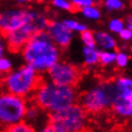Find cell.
<instances>
[{
	"mask_svg": "<svg viewBox=\"0 0 132 132\" xmlns=\"http://www.w3.org/2000/svg\"><path fill=\"white\" fill-rule=\"evenodd\" d=\"M0 32H1V31H0Z\"/></svg>",
	"mask_w": 132,
	"mask_h": 132,
	"instance_id": "obj_33",
	"label": "cell"
},
{
	"mask_svg": "<svg viewBox=\"0 0 132 132\" xmlns=\"http://www.w3.org/2000/svg\"><path fill=\"white\" fill-rule=\"evenodd\" d=\"M80 11L83 15V17H85L86 19H90V20L96 21V20H100L102 17V11L96 4H93V5L87 6V7L82 8Z\"/></svg>",
	"mask_w": 132,
	"mask_h": 132,
	"instance_id": "obj_16",
	"label": "cell"
},
{
	"mask_svg": "<svg viewBox=\"0 0 132 132\" xmlns=\"http://www.w3.org/2000/svg\"><path fill=\"white\" fill-rule=\"evenodd\" d=\"M29 98L43 111L51 113L75 103L77 101V92L75 87L43 80Z\"/></svg>",
	"mask_w": 132,
	"mask_h": 132,
	"instance_id": "obj_2",
	"label": "cell"
},
{
	"mask_svg": "<svg viewBox=\"0 0 132 132\" xmlns=\"http://www.w3.org/2000/svg\"><path fill=\"white\" fill-rule=\"evenodd\" d=\"M6 49H7V47H6V43H5L4 36H2V34L0 32V57L5 55Z\"/></svg>",
	"mask_w": 132,
	"mask_h": 132,
	"instance_id": "obj_29",
	"label": "cell"
},
{
	"mask_svg": "<svg viewBox=\"0 0 132 132\" xmlns=\"http://www.w3.org/2000/svg\"><path fill=\"white\" fill-rule=\"evenodd\" d=\"M94 4H98V2H102V0H92Z\"/></svg>",
	"mask_w": 132,
	"mask_h": 132,
	"instance_id": "obj_32",
	"label": "cell"
},
{
	"mask_svg": "<svg viewBox=\"0 0 132 132\" xmlns=\"http://www.w3.org/2000/svg\"><path fill=\"white\" fill-rule=\"evenodd\" d=\"M48 122L64 132H85L88 124V113L75 102L59 111L48 113Z\"/></svg>",
	"mask_w": 132,
	"mask_h": 132,
	"instance_id": "obj_5",
	"label": "cell"
},
{
	"mask_svg": "<svg viewBox=\"0 0 132 132\" xmlns=\"http://www.w3.org/2000/svg\"><path fill=\"white\" fill-rule=\"evenodd\" d=\"M112 82L113 94L130 95L132 96V81L128 76H118Z\"/></svg>",
	"mask_w": 132,
	"mask_h": 132,
	"instance_id": "obj_13",
	"label": "cell"
},
{
	"mask_svg": "<svg viewBox=\"0 0 132 132\" xmlns=\"http://www.w3.org/2000/svg\"><path fill=\"white\" fill-rule=\"evenodd\" d=\"M95 46L101 51H115L118 47L117 39L113 37L111 32L108 31H96L94 32Z\"/></svg>",
	"mask_w": 132,
	"mask_h": 132,
	"instance_id": "obj_12",
	"label": "cell"
},
{
	"mask_svg": "<svg viewBox=\"0 0 132 132\" xmlns=\"http://www.w3.org/2000/svg\"><path fill=\"white\" fill-rule=\"evenodd\" d=\"M118 35H119V37H120L123 42L128 43V42H130L132 39V29H129L127 27H124Z\"/></svg>",
	"mask_w": 132,
	"mask_h": 132,
	"instance_id": "obj_27",
	"label": "cell"
},
{
	"mask_svg": "<svg viewBox=\"0 0 132 132\" xmlns=\"http://www.w3.org/2000/svg\"><path fill=\"white\" fill-rule=\"evenodd\" d=\"M62 21H63V24H64L66 27L70 29L71 31H73V32H78V34H81L82 31L86 30V29L88 28L85 24L77 21L76 19H73V18H66V19H64V20H62Z\"/></svg>",
	"mask_w": 132,
	"mask_h": 132,
	"instance_id": "obj_20",
	"label": "cell"
},
{
	"mask_svg": "<svg viewBox=\"0 0 132 132\" xmlns=\"http://www.w3.org/2000/svg\"><path fill=\"white\" fill-rule=\"evenodd\" d=\"M52 7H54L55 9L58 10H63V11H74V8L72 6L70 0H49Z\"/></svg>",
	"mask_w": 132,
	"mask_h": 132,
	"instance_id": "obj_22",
	"label": "cell"
},
{
	"mask_svg": "<svg viewBox=\"0 0 132 132\" xmlns=\"http://www.w3.org/2000/svg\"><path fill=\"white\" fill-rule=\"evenodd\" d=\"M48 81L58 85L75 87L82 78V70L70 62L57 61L46 72Z\"/></svg>",
	"mask_w": 132,
	"mask_h": 132,
	"instance_id": "obj_8",
	"label": "cell"
},
{
	"mask_svg": "<svg viewBox=\"0 0 132 132\" xmlns=\"http://www.w3.org/2000/svg\"><path fill=\"white\" fill-rule=\"evenodd\" d=\"M102 4L105 10L110 12L122 11L125 8L124 0H102Z\"/></svg>",
	"mask_w": 132,
	"mask_h": 132,
	"instance_id": "obj_19",
	"label": "cell"
},
{
	"mask_svg": "<svg viewBox=\"0 0 132 132\" xmlns=\"http://www.w3.org/2000/svg\"><path fill=\"white\" fill-rule=\"evenodd\" d=\"M43 80L44 77L40 73L26 64L15 71L11 70L1 78V82L5 91L27 98L31 96Z\"/></svg>",
	"mask_w": 132,
	"mask_h": 132,
	"instance_id": "obj_3",
	"label": "cell"
},
{
	"mask_svg": "<svg viewBox=\"0 0 132 132\" xmlns=\"http://www.w3.org/2000/svg\"><path fill=\"white\" fill-rule=\"evenodd\" d=\"M27 98L7 91L0 92V129L24 121Z\"/></svg>",
	"mask_w": 132,
	"mask_h": 132,
	"instance_id": "obj_7",
	"label": "cell"
},
{
	"mask_svg": "<svg viewBox=\"0 0 132 132\" xmlns=\"http://www.w3.org/2000/svg\"><path fill=\"white\" fill-rule=\"evenodd\" d=\"M108 27L111 34H119L125 27L124 20L122 18H112L108 22Z\"/></svg>",
	"mask_w": 132,
	"mask_h": 132,
	"instance_id": "obj_21",
	"label": "cell"
},
{
	"mask_svg": "<svg viewBox=\"0 0 132 132\" xmlns=\"http://www.w3.org/2000/svg\"><path fill=\"white\" fill-rule=\"evenodd\" d=\"M37 132H64L62 130V129H59V128H57L56 125H54V124H52V123H48L47 124H45L44 127H43L39 131H37Z\"/></svg>",
	"mask_w": 132,
	"mask_h": 132,
	"instance_id": "obj_28",
	"label": "cell"
},
{
	"mask_svg": "<svg viewBox=\"0 0 132 132\" xmlns=\"http://www.w3.org/2000/svg\"><path fill=\"white\" fill-rule=\"evenodd\" d=\"M81 40L84 44V46H87V47H96L95 46V37H94V32L90 30V29H86V30L82 31L81 34Z\"/></svg>",
	"mask_w": 132,
	"mask_h": 132,
	"instance_id": "obj_23",
	"label": "cell"
},
{
	"mask_svg": "<svg viewBox=\"0 0 132 132\" xmlns=\"http://www.w3.org/2000/svg\"><path fill=\"white\" fill-rule=\"evenodd\" d=\"M98 49L97 47H87L84 46L82 54H83V59L84 64L86 66H95L98 64Z\"/></svg>",
	"mask_w": 132,
	"mask_h": 132,
	"instance_id": "obj_14",
	"label": "cell"
},
{
	"mask_svg": "<svg viewBox=\"0 0 132 132\" xmlns=\"http://www.w3.org/2000/svg\"><path fill=\"white\" fill-rule=\"evenodd\" d=\"M74 10H81L82 8L87 7L90 5H93L94 2L92 0H70Z\"/></svg>",
	"mask_w": 132,
	"mask_h": 132,
	"instance_id": "obj_26",
	"label": "cell"
},
{
	"mask_svg": "<svg viewBox=\"0 0 132 132\" xmlns=\"http://www.w3.org/2000/svg\"><path fill=\"white\" fill-rule=\"evenodd\" d=\"M30 15V9L12 8L0 14V31L1 34L15 30L26 24Z\"/></svg>",
	"mask_w": 132,
	"mask_h": 132,
	"instance_id": "obj_9",
	"label": "cell"
},
{
	"mask_svg": "<svg viewBox=\"0 0 132 132\" xmlns=\"http://www.w3.org/2000/svg\"><path fill=\"white\" fill-rule=\"evenodd\" d=\"M124 24H125V27L129 28V29H132V18L131 16H129L127 18V20H124Z\"/></svg>",
	"mask_w": 132,
	"mask_h": 132,
	"instance_id": "obj_30",
	"label": "cell"
},
{
	"mask_svg": "<svg viewBox=\"0 0 132 132\" xmlns=\"http://www.w3.org/2000/svg\"><path fill=\"white\" fill-rule=\"evenodd\" d=\"M18 5H28V4H31V2L36 1V0H15Z\"/></svg>",
	"mask_w": 132,
	"mask_h": 132,
	"instance_id": "obj_31",
	"label": "cell"
},
{
	"mask_svg": "<svg viewBox=\"0 0 132 132\" xmlns=\"http://www.w3.org/2000/svg\"><path fill=\"white\" fill-rule=\"evenodd\" d=\"M115 51H98V64L102 66H111L115 62Z\"/></svg>",
	"mask_w": 132,
	"mask_h": 132,
	"instance_id": "obj_18",
	"label": "cell"
},
{
	"mask_svg": "<svg viewBox=\"0 0 132 132\" xmlns=\"http://www.w3.org/2000/svg\"><path fill=\"white\" fill-rule=\"evenodd\" d=\"M43 110L39 106H37L35 103H32V102H28L27 104V108H26V112H25V121H27L30 123L31 121H35L37 120L38 117L40 115V112Z\"/></svg>",
	"mask_w": 132,
	"mask_h": 132,
	"instance_id": "obj_17",
	"label": "cell"
},
{
	"mask_svg": "<svg viewBox=\"0 0 132 132\" xmlns=\"http://www.w3.org/2000/svg\"><path fill=\"white\" fill-rule=\"evenodd\" d=\"M113 88L111 81H103L95 86L77 95V103L88 114H100L108 111L111 106Z\"/></svg>",
	"mask_w": 132,
	"mask_h": 132,
	"instance_id": "obj_6",
	"label": "cell"
},
{
	"mask_svg": "<svg viewBox=\"0 0 132 132\" xmlns=\"http://www.w3.org/2000/svg\"><path fill=\"white\" fill-rule=\"evenodd\" d=\"M45 31L47 32L52 42L57 46L59 49H65L71 45L73 40V31H71L63 21L59 20H49Z\"/></svg>",
	"mask_w": 132,
	"mask_h": 132,
	"instance_id": "obj_10",
	"label": "cell"
},
{
	"mask_svg": "<svg viewBox=\"0 0 132 132\" xmlns=\"http://www.w3.org/2000/svg\"><path fill=\"white\" fill-rule=\"evenodd\" d=\"M129 59H130V57H129V54L127 52L119 51V52H117V54H115L114 64L119 66L120 68H124V67H127L129 64Z\"/></svg>",
	"mask_w": 132,
	"mask_h": 132,
	"instance_id": "obj_24",
	"label": "cell"
},
{
	"mask_svg": "<svg viewBox=\"0 0 132 132\" xmlns=\"http://www.w3.org/2000/svg\"><path fill=\"white\" fill-rule=\"evenodd\" d=\"M20 53L26 64L40 74L46 73L61 58V49L52 42L45 30L32 35Z\"/></svg>",
	"mask_w": 132,
	"mask_h": 132,
	"instance_id": "obj_1",
	"label": "cell"
},
{
	"mask_svg": "<svg viewBox=\"0 0 132 132\" xmlns=\"http://www.w3.org/2000/svg\"><path fill=\"white\" fill-rule=\"evenodd\" d=\"M48 21L49 19L44 12L30 9V15L25 25L2 34L7 49L11 53H19L32 35L45 30Z\"/></svg>",
	"mask_w": 132,
	"mask_h": 132,
	"instance_id": "obj_4",
	"label": "cell"
},
{
	"mask_svg": "<svg viewBox=\"0 0 132 132\" xmlns=\"http://www.w3.org/2000/svg\"><path fill=\"white\" fill-rule=\"evenodd\" d=\"M110 109L120 119H130L132 115V96L113 94Z\"/></svg>",
	"mask_w": 132,
	"mask_h": 132,
	"instance_id": "obj_11",
	"label": "cell"
},
{
	"mask_svg": "<svg viewBox=\"0 0 132 132\" xmlns=\"http://www.w3.org/2000/svg\"><path fill=\"white\" fill-rule=\"evenodd\" d=\"M12 70V63L9 58H7L6 56H1L0 57V73L2 75L9 73Z\"/></svg>",
	"mask_w": 132,
	"mask_h": 132,
	"instance_id": "obj_25",
	"label": "cell"
},
{
	"mask_svg": "<svg viewBox=\"0 0 132 132\" xmlns=\"http://www.w3.org/2000/svg\"><path fill=\"white\" fill-rule=\"evenodd\" d=\"M0 132H37L36 129L27 121H20L16 124L9 125L4 129H0Z\"/></svg>",
	"mask_w": 132,
	"mask_h": 132,
	"instance_id": "obj_15",
	"label": "cell"
}]
</instances>
